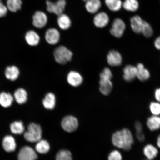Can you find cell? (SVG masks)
<instances>
[{"label": "cell", "instance_id": "obj_22", "mask_svg": "<svg viewBox=\"0 0 160 160\" xmlns=\"http://www.w3.org/2000/svg\"><path fill=\"white\" fill-rule=\"evenodd\" d=\"M111 80L107 78H100L99 90L103 95H108L112 89L113 84Z\"/></svg>", "mask_w": 160, "mask_h": 160}, {"label": "cell", "instance_id": "obj_43", "mask_svg": "<svg viewBox=\"0 0 160 160\" xmlns=\"http://www.w3.org/2000/svg\"><path fill=\"white\" fill-rule=\"evenodd\" d=\"M3 1V0H0V2H1V1Z\"/></svg>", "mask_w": 160, "mask_h": 160}, {"label": "cell", "instance_id": "obj_27", "mask_svg": "<svg viewBox=\"0 0 160 160\" xmlns=\"http://www.w3.org/2000/svg\"><path fill=\"white\" fill-rule=\"evenodd\" d=\"M2 145L4 149L7 152H12L15 151L16 148L15 139L12 136H6L3 140Z\"/></svg>", "mask_w": 160, "mask_h": 160}, {"label": "cell", "instance_id": "obj_30", "mask_svg": "<svg viewBox=\"0 0 160 160\" xmlns=\"http://www.w3.org/2000/svg\"><path fill=\"white\" fill-rule=\"evenodd\" d=\"M136 137L138 141L141 142L145 141V136L143 132V125L139 121H137L134 123Z\"/></svg>", "mask_w": 160, "mask_h": 160}, {"label": "cell", "instance_id": "obj_35", "mask_svg": "<svg viewBox=\"0 0 160 160\" xmlns=\"http://www.w3.org/2000/svg\"><path fill=\"white\" fill-rule=\"evenodd\" d=\"M150 111L153 115H160V103L159 102H152L149 106Z\"/></svg>", "mask_w": 160, "mask_h": 160}, {"label": "cell", "instance_id": "obj_34", "mask_svg": "<svg viewBox=\"0 0 160 160\" xmlns=\"http://www.w3.org/2000/svg\"><path fill=\"white\" fill-rule=\"evenodd\" d=\"M142 33L146 38H149L152 37L153 33V29L151 25L145 21L144 22Z\"/></svg>", "mask_w": 160, "mask_h": 160}, {"label": "cell", "instance_id": "obj_40", "mask_svg": "<svg viewBox=\"0 0 160 160\" xmlns=\"http://www.w3.org/2000/svg\"><path fill=\"white\" fill-rule=\"evenodd\" d=\"M154 46L156 49L160 51V36L155 40Z\"/></svg>", "mask_w": 160, "mask_h": 160}, {"label": "cell", "instance_id": "obj_12", "mask_svg": "<svg viewBox=\"0 0 160 160\" xmlns=\"http://www.w3.org/2000/svg\"><path fill=\"white\" fill-rule=\"evenodd\" d=\"M103 5V2L101 0H87L84 4L86 11L93 15L101 11Z\"/></svg>", "mask_w": 160, "mask_h": 160}, {"label": "cell", "instance_id": "obj_18", "mask_svg": "<svg viewBox=\"0 0 160 160\" xmlns=\"http://www.w3.org/2000/svg\"><path fill=\"white\" fill-rule=\"evenodd\" d=\"M19 68L15 65L8 66L5 70V77L7 79L11 81H16L20 75Z\"/></svg>", "mask_w": 160, "mask_h": 160}, {"label": "cell", "instance_id": "obj_16", "mask_svg": "<svg viewBox=\"0 0 160 160\" xmlns=\"http://www.w3.org/2000/svg\"><path fill=\"white\" fill-rule=\"evenodd\" d=\"M67 80L68 83L74 87H78L81 84L83 81L82 77L77 72L72 71L68 74Z\"/></svg>", "mask_w": 160, "mask_h": 160}, {"label": "cell", "instance_id": "obj_29", "mask_svg": "<svg viewBox=\"0 0 160 160\" xmlns=\"http://www.w3.org/2000/svg\"><path fill=\"white\" fill-rule=\"evenodd\" d=\"M122 7L126 11L134 12L139 8V2L137 0H125L123 2Z\"/></svg>", "mask_w": 160, "mask_h": 160}, {"label": "cell", "instance_id": "obj_19", "mask_svg": "<svg viewBox=\"0 0 160 160\" xmlns=\"http://www.w3.org/2000/svg\"><path fill=\"white\" fill-rule=\"evenodd\" d=\"M144 21L140 16H134L130 20L132 29L136 33H142Z\"/></svg>", "mask_w": 160, "mask_h": 160}, {"label": "cell", "instance_id": "obj_2", "mask_svg": "<svg viewBox=\"0 0 160 160\" xmlns=\"http://www.w3.org/2000/svg\"><path fill=\"white\" fill-rule=\"evenodd\" d=\"M66 0H46V12L48 14H53L58 16L65 13L67 7Z\"/></svg>", "mask_w": 160, "mask_h": 160}, {"label": "cell", "instance_id": "obj_10", "mask_svg": "<svg viewBox=\"0 0 160 160\" xmlns=\"http://www.w3.org/2000/svg\"><path fill=\"white\" fill-rule=\"evenodd\" d=\"M61 126L65 131L72 132L78 129V122L77 119L73 116H67L62 120Z\"/></svg>", "mask_w": 160, "mask_h": 160}, {"label": "cell", "instance_id": "obj_38", "mask_svg": "<svg viewBox=\"0 0 160 160\" xmlns=\"http://www.w3.org/2000/svg\"><path fill=\"white\" fill-rule=\"evenodd\" d=\"M113 77L112 73L109 68H105L100 74V78L111 79Z\"/></svg>", "mask_w": 160, "mask_h": 160}, {"label": "cell", "instance_id": "obj_24", "mask_svg": "<svg viewBox=\"0 0 160 160\" xmlns=\"http://www.w3.org/2000/svg\"><path fill=\"white\" fill-rule=\"evenodd\" d=\"M147 127L151 131H155L160 129V117L152 115L147 119Z\"/></svg>", "mask_w": 160, "mask_h": 160}, {"label": "cell", "instance_id": "obj_31", "mask_svg": "<svg viewBox=\"0 0 160 160\" xmlns=\"http://www.w3.org/2000/svg\"><path fill=\"white\" fill-rule=\"evenodd\" d=\"M35 148L38 152L41 154H46L49 151L50 147L49 143L47 141L41 139L37 142Z\"/></svg>", "mask_w": 160, "mask_h": 160}, {"label": "cell", "instance_id": "obj_39", "mask_svg": "<svg viewBox=\"0 0 160 160\" xmlns=\"http://www.w3.org/2000/svg\"><path fill=\"white\" fill-rule=\"evenodd\" d=\"M155 97L157 101L160 103V88L156 90L155 92Z\"/></svg>", "mask_w": 160, "mask_h": 160}, {"label": "cell", "instance_id": "obj_21", "mask_svg": "<svg viewBox=\"0 0 160 160\" xmlns=\"http://www.w3.org/2000/svg\"><path fill=\"white\" fill-rule=\"evenodd\" d=\"M137 67L131 65H128L123 69V78L127 82L132 81L137 77Z\"/></svg>", "mask_w": 160, "mask_h": 160}, {"label": "cell", "instance_id": "obj_9", "mask_svg": "<svg viewBox=\"0 0 160 160\" xmlns=\"http://www.w3.org/2000/svg\"><path fill=\"white\" fill-rule=\"evenodd\" d=\"M26 43L29 47H35L39 45L41 41V37L37 30L31 29L28 30L24 35Z\"/></svg>", "mask_w": 160, "mask_h": 160}, {"label": "cell", "instance_id": "obj_42", "mask_svg": "<svg viewBox=\"0 0 160 160\" xmlns=\"http://www.w3.org/2000/svg\"><path fill=\"white\" fill-rule=\"evenodd\" d=\"M82 1H83L84 2H86V1H87V0H82Z\"/></svg>", "mask_w": 160, "mask_h": 160}, {"label": "cell", "instance_id": "obj_25", "mask_svg": "<svg viewBox=\"0 0 160 160\" xmlns=\"http://www.w3.org/2000/svg\"><path fill=\"white\" fill-rule=\"evenodd\" d=\"M13 96L9 92H2L0 93V105L4 108H9L12 104Z\"/></svg>", "mask_w": 160, "mask_h": 160}, {"label": "cell", "instance_id": "obj_36", "mask_svg": "<svg viewBox=\"0 0 160 160\" xmlns=\"http://www.w3.org/2000/svg\"><path fill=\"white\" fill-rule=\"evenodd\" d=\"M108 159V160H122V156L118 151L114 150L110 153Z\"/></svg>", "mask_w": 160, "mask_h": 160}, {"label": "cell", "instance_id": "obj_5", "mask_svg": "<svg viewBox=\"0 0 160 160\" xmlns=\"http://www.w3.org/2000/svg\"><path fill=\"white\" fill-rule=\"evenodd\" d=\"M28 131L24 133V138L30 142H36L41 139L42 131L40 126L34 123L30 124L28 128Z\"/></svg>", "mask_w": 160, "mask_h": 160}, {"label": "cell", "instance_id": "obj_20", "mask_svg": "<svg viewBox=\"0 0 160 160\" xmlns=\"http://www.w3.org/2000/svg\"><path fill=\"white\" fill-rule=\"evenodd\" d=\"M5 3L10 12L16 13L22 8V0H5Z\"/></svg>", "mask_w": 160, "mask_h": 160}, {"label": "cell", "instance_id": "obj_32", "mask_svg": "<svg viewBox=\"0 0 160 160\" xmlns=\"http://www.w3.org/2000/svg\"><path fill=\"white\" fill-rule=\"evenodd\" d=\"M10 129L14 134H21L25 130L23 123L21 121H17L12 123L10 125Z\"/></svg>", "mask_w": 160, "mask_h": 160}, {"label": "cell", "instance_id": "obj_14", "mask_svg": "<svg viewBox=\"0 0 160 160\" xmlns=\"http://www.w3.org/2000/svg\"><path fill=\"white\" fill-rule=\"evenodd\" d=\"M107 61L109 64L112 67H117L121 64L122 58L118 51L111 50L107 55Z\"/></svg>", "mask_w": 160, "mask_h": 160}, {"label": "cell", "instance_id": "obj_8", "mask_svg": "<svg viewBox=\"0 0 160 160\" xmlns=\"http://www.w3.org/2000/svg\"><path fill=\"white\" fill-rule=\"evenodd\" d=\"M110 21L108 13L104 11H101L93 16V24L98 29H103L107 27L110 24Z\"/></svg>", "mask_w": 160, "mask_h": 160}, {"label": "cell", "instance_id": "obj_41", "mask_svg": "<svg viewBox=\"0 0 160 160\" xmlns=\"http://www.w3.org/2000/svg\"><path fill=\"white\" fill-rule=\"evenodd\" d=\"M157 145L158 147L160 149V134L158 136L157 138Z\"/></svg>", "mask_w": 160, "mask_h": 160}, {"label": "cell", "instance_id": "obj_37", "mask_svg": "<svg viewBox=\"0 0 160 160\" xmlns=\"http://www.w3.org/2000/svg\"><path fill=\"white\" fill-rule=\"evenodd\" d=\"M9 12L5 3L2 1L0 2V19L5 18Z\"/></svg>", "mask_w": 160, "mask_h": 160}, {"label": "cell", "instance_id": "obj_7", "mask_svg": "<svg viewBox=\"0 0 160 160\" xmlns=\"http://www.w3.org/2000/svg\"><path fill=\"white\" fill-rule=\"evenodd\" d=\"M126 28L124 21L120 18H116L113 20L109 27V33L116 38H120L124 34Z\"/></svg>", "mask_w": 160, "mask_h": 160}, {"label": "cell", "instance_id": "obj_15", "mask_svg": "<svg viewBox=\"0 0 160 160\" xmlns=\"http://www.w3.org/2000/svg\"><path fill=\"white\" fill-rule=\"evenodd\" d=\"M143 153L147 159L153 160L158 155L159 151L154 145L152 144H148L143 147Z\"/></svg>", "mask_w": 160, "mask_h": 160}, {"label": "cell", "instance_id": "obj_1", "mask_svg": "<svg viewBox=\"0 0 160 160\" xmlns=\"http://www.w3.org/2000/svg\"><path fill=\"white\" fill-rule=\"evenodd\" d=\"M112 142L115 147L126 151H129L134 143L132 133L127 128L117 131L112 136Z\"/></svg>", "mask_w": 160, "mask_h": 160}, {"label": "cell", "instance_id": "obj_6", "mask_svg": "<svg viewBox=\"0 0 160 160\" xmlns=\"http://www.w3.org/2000/svg\"><path fill=\"white\" fill-rule=\"evenodd\" d=\"M45 29L44 39L46 42L51 45H55L59 43L61 39L60 30L55 27H50Z\"/></svg>", "mask_w": 160, "mask_h": 160}, {"label": "cell", "instance_id": "obj_33", "mask_svg": "<svg viewBox=\"0 0 160 160\" xmlns=\"http://www.w3.org/2000/svg\"><path fill=\"white\" fill-rule=\"evenodd\" d=\"M56 160H72V154L68 150H61L57 153Z\"/></svg>", "mask_w": 160, "mask_h": 160}, {"label": "cell", "instance_id": "obj_13", "mask_svg": "<svg viewBox=\"0 0 160 160\" xmlns=\"http://www.w3.org/2000/svg\"><path fill=\"white\" fill-rule=\"evenodd\" d=\"M37 158V155L34 150L28 146L22 148L18 155V160H36Z\"/></svg>", "mask_w": 160, "mask_h": 160}, {"label": "cell", "instance_id": "obj_4", "mask_svg": "<svg viewBox=\"0 0 160 160\" xmlns=\"http://www.w3.org/2000/svg\"><path fill=\"white\" fill-rule=\"evenodd\" d=\"M55 61L60 64L64 65L72 59L73 53L65 46L61 45L56 48L53 52Z\"/></svg>", "mask_w": 160, "mask_h": 160}, {"label": "cell", "instance_id": "obj_17", "mask_svg": "<svg viewBox=\"0 0 160 160\" xmlns=\"http://www.w3.org/2000/svg\"><path fill=\"white\" fill-rule=\"evenodd\" d=\"M121 0H103V4L109 12H117L122 7Z\"/></svg>", "mask_w": 160, "mask_h": 160}, {"label": "cell", "instance_id": "obj_44", "mask_svg": "<svg viewBox=\"0 0 160 160\" xmlns=\"http://www.w3.org/2000/svg\"><path fill=\"white\" fill-rule=\"evenodd\" d=\"M148 160V159H146V160Z\"/></svg>", "mask_w": 160, "mask_h": 160}, {"label": "cell", "instance_id": "obj_26", "mask_svg": "<svg viewBox=\"0 0 160 160\" xmlns=\"http://www.w3.org/2000/svg\"><path fill=\"white\" fill-rule=\"evenodd\" d=\"M56 103L55 96L51 92L47 93L42 101L43 107L48 110H52L54 108Z\"/></svg>", "mask_w": 160, "mask_h": 160}, {"label": "cell", "instance_id": "obj_11", "mask_svg": "<svg viewBox=\"0 0 160 160\" xmlns=\"http://www.w3.org/2000/svg\"><path fill=\"white\" fill-rule=\"evenodd\" d=\"M57 28L60 31H67L71 28L72 22L70 16L64 13L57 16Z\"/></svg>", "mask_w": 160, "mask_h": 160}, {"label": "cell", "instance_id": "obj_23", "mask_svg": "<svg viewBox=\"0 0 160 160\" xmlns=\"http://www.w3.org/2000/svg\"><path fill=\"white\" fill-rule=\"evenodd\" d=\"M13 96L16 102L19 105L25 103L28 100L27 92L23 88H20L16 90Z\"/></svg>", "mask_w": 160, "mask_h": 160}, {"label": "cell", "instance_id": "obj_3", "mask_svg": "<svg viewBox=\"0 0 160 160\" xmlns=\"http://www.w3.org/2000/svg\"><path fill=\"white\" fill-rule=\"evenodd\" d=\"M48 22V14L42 10H37L32 16V25L37 31L45 29Z\"/></svg>", "mask_w": 160, "mask_h": 160}, {"label": "cell", "instance_id": "obj_28", "mask_svg": "<svg viewBox=\"0 0 160 160\" xmlns=\"http://www.w3.org/2000/svg\"><path fill=\"white\" fill-rule=\"evenodd\" d=\"M137 77L140 81H145L149 79L150 77V73L144 66L142 63L138 64L137 67Z\"/></svg>", "mask_w": 160, "mask_h": 160}]
</instances>
